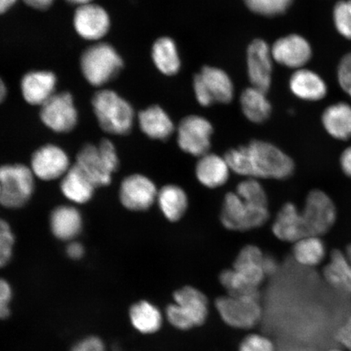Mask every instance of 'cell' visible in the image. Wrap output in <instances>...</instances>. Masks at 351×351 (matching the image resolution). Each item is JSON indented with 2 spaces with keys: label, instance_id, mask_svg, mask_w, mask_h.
<instances>
[{
  "label": "cell",
  "instance_id": "cell-6",
  "mask_svg": "<svg viewBox=\"0 0 351 351\" xmlns=\"http://www.w3.org/2000/svg\"><path fill=\"white\" fill-rule=\"evenodd\" d=\"M175 304L167 307L166 315L174 327L187 330L202 326L208 314L207 297L192 287H185L173 293Z\"/></svg>",
  "mask_w": 351,
  "mask_h": 351
},
{
  "label": "cell",
  "instance_id": "cell-17",
  "mask_svg": "<svg viewBox=\"0 0 351 351\" xmlns=\"http://www.w3.org/2000/svg\"><path fill=\"white\" fill-rule=\"evenodd\" d=\"M67 154L56 145H45L34 153L32 170L34 175L43 181H51L62 177L69 170Z\"/></svg>",
  "mask_w": 351,
  "mask_h": 351
},
{
  "label": "cell",
  "instance_id": "cell-50",
  "mask_svg": "<svg viewBox=\"0 0 351 351\" xmlns=\"http://www.w3.org/2000/svg\"><path fill=\"white\" fill-rule=\"evenodd\" d=\"M344 252L346 254V258H348L350 265L351 267V244L349 245L348 247L346 248Z\"/></svg>",
  "mask_w": 351,
  "mask_h": 351
},
{
  "label": "cell",
  "instance_id": "cell-16",
  "mask_svg": "<svg viewBox=\"0 0 351 351\" xmlns=\"http://www.w3.org/2000/svg\"><path fill=\"white\" fill-rule=\"evenodd\" d=\"M274 61L271 47L263 39H256L250 44L247 52V64L252 86L266 92L269 90Z\"/></svg>",
  "mask_w": 351,
  "mask_h": 351
},
{
  "label": "cell",
  "instance_id": "cell-4",
  "mask_svg": "<svg viewBox=\"0 0 351 351\" xmlns=\"http://www.w3.org/2000/svg\"><path fill=\"white\" fill-rule=\"evenodd\" d=\"M80 66L83 76L91 86H103L120 73L124 62L111 44L97 43L83 52Z\"/></svg>",
  "mask_w": 351,
  "mask_h": 351
},
{
  "label": "cell",
  "instance_id": "cell-32",
  "mask_svg": "<svg viewBox=\"0 0 351 351\" xmlns=\"http://www.w3.org/2000/svg\"><path fill=\"white\" fill-rule=\"evenodd\" d=\"M326 254V245L319 237L307 236L293 243V258L302 266H317L324 260Z\"/></svg>",
  "mask_w": 351,
  "mask_h": 351
},
{
  "label": "cell",
  "instance_id": "cell-40",
  "mask_svg": "<svg viewBox=\"0 0 351 351\" xmlns=\"http://www.w3.org/2000/svg\"><path fill=\"white\" fill-rule=\"evenodd\" d=\"M71 351H106L104 342L97 336H88L79 340Z\"/></svg>",
  "mask_w": 351,
  "mask_h": 351
},
{
  "label": "cell",
  "instance_id": "cell-41",
  "mask_svg": "<svg viewBox=\"0 0 351 351\" xmlns=\"http://www.w3.org/2000/svg\"><path fill=\"white\" fill-rule=\"evenodd\" d=\"M193 87H194V92L195 98L201 106L209 107L214 103V101L210 98L207 89L202 82L199 74L194 78V82H193Z\"/></svg>",
  "mask_w": 351,
  "mask_h": 351
},
{
  "label": "cell",
  "instance_id": "cell-15",
  "mask_svg": "<svg viewBox=\"0 0 351 351\" xmlns=\"http://www.w3.org/2000/svg\"><path fill=\"white\" fill-rule=\"evenodd\" d=\"M73 26L79 36L86 40L99 41L108 33L111 20L103 7L90 3L77 8Z\"/></svg>",
  "mask_w": 351,
  "mask_h": 351
},
{
  "label": "cell",
  "instance_id": "cell-2",
  "mask_svg": "<svg viewBox=\"0 0 351 351\" xmlns=\"http://www.w3.org/2000/svg\"><path fill=\"white\" fill-rule=\"evenodd\" d=\"M265 254L256 245H245L237 256L232 269L223 270L219 280L229 295L260 298L258 287L265 280Z\"/></svg>",
  "mask_w": 351,
  "mask_h": 351
},
{
  "label": "cell",
  "instance_id": "cell-8",
  "mask_svg": "<svg viewBox=\"0 0 351 351\" xmlns=\"http://www.w3.org/2000/svg\"><path fill=\"white\" fill-rule=\"evenodd\" d=\"M34 179L32 170L23 165L0 167V204L7 208L23 207L32 197Z\"/></svg>",
  "mask_w": 351,
  "mask_h": 351
},
{
  "label": "cell",
  "instance_id": "cell-27",
  "mask_svg": "<svg viewBox=\"0 0 351 351\" xmlns=\"http://www.w3.org/2000/svg\"><path fill=\"white\" fill-rule=\"evenodd\" d=\"M152 57L157 69L166 76L176 75L181 69V58L177 44L173 38H158L153 44Z\"/></svg>",
  "mask_w": 351,
  "mask_h": 351
},
{
  "label": "cell",
  "instance_id": "cell-33",
  "mask_svg": "<svg viewBox=\"0 0 351 351\" xmlns=\"http://www.w3.org/2000/svg\"><path fill=\"white\" fill-rule=\"evenodd\" d=\"M245 5L256 14L273 17L283 14L293 0H244Z\"/></svg>",
  "mask_w": 351,
  "mask_h": 351
},
{
  "label": "cell",
  "instance_id": "cell-14",
  "mask_svg": "<svg viewBox=\"0 0 351 351\" xmlns=\"http://www.w3.org/2000/svg\"><path fill=\"white\" fill-rule=\"evenodd\" d=\"M157 188L146 176L130 175L120 188V200L124 207L134 212H143L152 207L157 199Z\"/></svg>",
  "mask_w": 351,
  "mask_h": 351
},
{
  "label": "cell",
  "instance_id": "cell-36",
  "mask_svg": "<svg viewBox=\"0 0 351 351\" xmlns=\"http://www.w3.org/2000/svg\"><path fill=\"white\" fill-rule=\"evenodd\" d=\"M14 243V234L10 226L0 219V269L11 261Z\"/></svg>",
  "mask_w": 351,
  "mask_h": 351
},
{
  "label": "cell",
  "instance_id": "cell-31",
  "mask_svg": "<svg viewBox=\"0 0 351 351\" xmlns=\"http://www.w3.org/2000/svg\"><path fill=\"white\" fill-rule=\"evenodd\" d=\"M130 319L136 330L144 335L156 332L162 326L160 311L147 301H140L132 306Z\"/></svg>",
  "mask_w": 351,
  "mask_h": 351
},
{
  "label": "cell",
  "instance_id": "cell-7",
  "mask_svg": "<svg viewBox=\"0 0 351 351\" xmlns=\"http://www.w3.org/2000/svg\"><path fill=\"white\" fill-rule=\"evenodd\" d=\"M269 216V206L252 203L230 192L223 199L221 221L227 230L243 232L265 225Z\"/></svg>",
  "mask_w": 351,
  "mask_h": 351
},
{
  "label": "cell",
  "instance_id": "cell-25",
  "mask_svg": "<svg viewBox=\"0 0 351 351\" xmlns=\"http://www.w3.org/2000/svg\"><path fill=\"white\" fill-rule=\"evenodd\" d=\"M50 223L51 231L57 239L73 240L82 229V215L71 206H60L52 212Z\"/></svg>",
  "mask_w": 351,
  "mask_h": 351
},
{
  "label": "cell",
  "instance_id": "cell-24",
  "mask_svg": "<svg viewBox=\"0 0 351 351\" xmlns=\"http://www.w3.org/2000/svg\"><path fill=\"white\" fill-rule=\"evenodd\" d=\"M199 76L214 103L231 102L234 95V86L226 72L219 68L205 66Z\"/></svg>",
  "mask_w": 351,
  "mask_h": 351
},
{
  "label": "cell",
  "instance_id": "cell-19",
  "mask_svg": "<svg viewBox=\"0 0 351 351\" xmlns=\"http://www.w3.org/2000/svg\"><path fill=\"white\" fill-rule=\"evenodd\" d=\"M289 86L293 95L308 102H317L326 98L328 94L326 81L308 69L295 70L289 78Z\"/></svg>",
  "mask_w": 351,
  "mask_h": 351
},
{
  "label": "cell",
  "instance_id": "cell-49",
  "mask_svg": "<svg viewBox=\"0 0 351 351\" xmlns=\"http://www.w3.org/2000/svg\"><path fill=\"white\" fill-rule=\"evenodd\" d=\"M66 1L69 3L73 4V5L82 6L86 5V4L90 3L92 0H66Z\"/></svg>",
  "mask_w": 351,
  "mask_h": 351
},
{
  "label": "cell",
  "instance_id": "cell-35",
  "mask_svg": "<svg viewBox=\"0 0 351 351\" xmlns=\"http://www.w3.org/2000/svg\"><path fill=\"white\" fill-rule=\"evenodd\" d=\"M332 20L337 32L351 40V0H341L332 10Z\"/></svg>",
  "mask_w": 351,
  "mask_h": 351
},
{
  "label": "cell",
  "instance_id": "cell-51",
  "mask_svg": "<svg viewBox=\"0 0 351 351\" xmlns=\"http://www.w3.org/2000/svg\"><path fill=\"white\" fill-rule=\"evenodd\" d=\"M328 351H346V350H342L340 348H332V349L329 350Z\"/></svg>",
  "mask_w": 351,
  "mask_h": 351
},
{
  "label": "cell",
  "instance_id": "cell-1",
  "mask_svg": "<svg viewBox=\"0 0 351 351\" xmlns=\"http://www.w3.org/2000/svg\"><path fill=\"white\" fill-rule=\"evenodd\" d=\"M223 157L232 172L247 178L285 180L295 171L291 157L274 144L261 140L231 149Z\"/></svg>",
  "mask_w": 351,
  "mask_h": 351
},
{
  "label": "cell",
  "instance_id": "cell-26",
  "mask_svg": "<svg viewBox=\"0 0 351 351\" xmlns=\"http://www.w3.org/2000/svg\"><path fill=\"white\" fill-rule=\"evenodd\" d=\"M60 188L68 199L83 204L93 197L95 186L77 165H74L64 176Z\"/></svg>",
  "mask_w": 351,
  "mask_h": 351
},
{
  "label": "cell",
  "instance_id": "cell-42",
  "mask_svg": "<svg viewBox=\"0 0 351 351\" xmlns=\"http://www.w3.org/2000/svg\"><path fill=\"white\" fill-rule=\"evenodd\" d=\"M336 339L346 351H351V315L337 330Z\"/></svg>",
  "mask_w": 351,
  "mask_h": 351
},
{
  "label": "cell",
  "instance_id": "cell-5",
  "mask_svg": "<svg viewBox=\"0 0 351 351\" xmlns=\"http://www.w3.org/2000/svg\"><path fill=\"white\" fill-rule=\"evenodd\" d=\"M95 187L109 185L113 173L119 166L115 146L108 139H104L95 146L87 144L83 147L77 156L76 165Z\"/></svg>",
  "mask_w": 351,
  "mask_h": 351
},
{
  "label": "cell",
  "instance_id": "cell-39",
  "mask_svg": "<svg viewBox=\"0 0 351 351\" xmlns=\"http://www.w3.org/2000/svg\"><path fill=\"white\" fill-rule=\"evenodd\" d=\"M12 298V289L7 280L0 278V320L5 319L11 313L10 302Z\"/></svg>",
  "mask_w": 351,
  "mask_h": 351
},
{
  "label": "cell",
  "instance_id": "cell-9",
  "mask_svg": "<svg viewBox=\"0 0 351 351\" xmlns=\"http://www.w3.org/2000/svg\"><path fill=\"white\" fill-rule=\"evenodd\" d=\"M301 214L307 236L320 237L327 234L337 219L335 203L330 197L319 190L309 193Z\"/></svg>",
  "mask_w": 351,
  "mask_h": 351
},
{
  "label": "cell",
  "instance_id": "cell-44",
  "mask_svg": "<svg viewBox=\"0 0 351 351\" xmlns=\"http://www.w3.org/2000/svg\"><path fill=\"white\" fill-rule=\"evenodd\" d=\"M66 252L70 258L73 260H80V258L84 256V247L83 245L77 241L70 243L68 245Z\"/></svg>",
  "mask_w": 351,
  "mask_h": 351
},
{
  "label": "cell",
  "instance_id": "cell-28",
  "mask_svg": "<svg viewBox=\"0 0 351 351\" xmlns=\"http://www.w3.org/2000/svg\"><path fill=\"white\" fill-rule=\"evenodd\" d=\"M324 276L332 288L351 295V267L344 252L335 250L331 253Z\"/></svg>",
  "mask_w": 351,
  "mask_h": 351
},
{
  "label": "cell",
  "instance_id": "cell-34",
  "mask_svg": "<svg viewBox=\"0 0 351 351\" xmlns=\"http://www.w3.org/2000/svg\"><path fill=\"white\" fill-rule=\"evenodd\" d=\"M236 194L241 199L252 202V203L269 206L265 188L258 179L247 178L241 182L236 188Z\"/></svg>",
  "mask_w": 351,
  "mask_h": 351
},
{
  "label": "cell",
  "instance_id": "cell-22",
  "mask_svg": "<svg viewBox=\"0 0 351 351\" xmlns=\"http://www.w3.org/2000/svg\"><path fill=\"white\" fill-rule=\"evenodd\" d=\"M140 129L147 137L165 141L174 133L172 119L165 110L157 105L149 107L138 113Z\"/></svg>",
  "mask_w": 351,
  "mask_h": 351
},
{
  "label": "cell",
  "instance_id": "cell-46",
  "mask_svg": "<svg viewBox=\"0 0 351 351\" xmlns=\"http://www.w3.org/2000/svg\"><path fill=\"white\" fill-rule=\"evenodd\" d=\"M278 269V263L273 256H265L263 261V270L267 275H273Z\"/></svg>",
  "mask_w": 351,
  "mask_h": 351
},
{
  "label": "cell",
  "instance_id": "cell-12",
  "mask_svg": "<svg viewBox=\"0 0 351 351\" xmlns=\"http://www.w3.org/2000/svg\"><path fill=\"white\" fill-rule=\"evenodd\" d=\"M177 131L178 143L182 151L197 157L208 153L213 127L205 117H186L179 123Z\"/></svg>",
  "mask_w": 351,
  "mask_h": 351
},
{
  "label": "cell",
  "instance_id": "cell-13",
  "mask_svg": "<svg viewBox=\"0 0 351 351\" xmlns=\"http://www.w3.org/2000/svg\"><path fill=\"white\" fill-rule=\"evenodd\" d=\"M275 62L292 69L305 67L313 57V48L307 39L292 34L280 38L271 47Z\"/></svg>",
  "mask_w": 351,
  "mask_h": 351
},
{
  "label": "cell",
  "instance_id": "cell-47",
  "mask_svg": "<svg viewBox=\"0 0 351 351\" xmlns=\"http://www.w3.org/2000/svg\"><path fill=\"white\" fill-rule=\"evenodd\" d=\"M17 1L19 0H0V15L11 10Z\"/></svg>",
  "mask_w": 351,
  "mask_h": 351
},
{
  "label": "cell",
  "instance_id": "cell-11",
  "mask_svg": "<svg viewBox=\"0 0 351 351\" xmlns=\"http://www.w3.org/2000/svg\"><path fill=\"white\" fill-rule=\"evenodd\" d=\"M40 118L47 128L64 134L75 128L77 110L73 95L69 92L56 93L40 107Z\"/></svg>",
  "mask_w": 351,
  "mask_h": 351
},
{
  "label": "cell",
  "instance_id": "cell-18",
  "mask_svg": "<svg viewBox=\"0 0 351 351\" xmlns=\"http://www.w3.org/2000/svg\"><path fill=\"white\" fill-rule=\"evenodd\" d=\"M56 83L54 73L46 70L29 72L21 79V95L28 104L41 107L56 93Z\"/></svg>",
  "mask_w": 351,
  "mask_h": 351
},
{
  "label": "cell",
  "instance_id": "cell-45",
  "mask_svg": "<svg viewBox=\"0 0 351 351\" xmlns=\"http://www.w3.org/2000/svg\"><path fill=\"white\" fill-rule=\"evenodd\" d=\"M26 5L34 8L36 10H47L56 0H22Z\"/></svg>",
  "mask_w": 351,
  "mask_h": 351
},
{
  "label": "cell",
  "instance_id": "cell-23",
  "mask_svg": "<svg viewBox=\"0 0 351 351\" xmlns=\"http://www.w3.org/2000/svg\"><path fill=\"white\" fill-rule=\"evenodd\" d=\"M322 125L332 138L341 141L351 138V105L339 102L324 110Z\"/></svg>",
  "mask_w": 351,
  "mask_h": 351
},
{
  "label": "cell",
  "instance_id": "cell-37",
  "mask_svg": "<svg viewBox=\"0 0 351 351\" xmlns=\"http://www.w3.org/2000/svg\"><path fill=\"white\" fill-rule=\"evenodd\" d=\"M337 74L341 90L351 98V51L342 57Z\"/></svg>",
  "mask_w": 351,
  "mask_h": 351
},
{
  "label": "cell",
  "instance_id": "cell-3",
  "mask_svg": "<svg viewBox=\"0 0 351 351\" xmlns=\"http://www.w3.org/2000/svg\"><path fill=\"white\" fill-rule=\"evenodd\" d=\"M95 115L105 132L115 135L129 134L134 124L132 105L112 90L96 92L92 99Z\"/></svg>",
  "mask_w": 351,
  "mask_h": 351
},
{
  "label": "cell",
  "instance_id": "cell-38",
  "mask_svg": "<svg viewBox=\"0 0 351 351\" xmlns=\"http://www.w3.org/2000/svg\"><path fill=\"white\" fill-rule=\"evenodd\" d=\"M239 351H275L271 341L261 335H250L241 341Z\"/></svg>",
  "mask_w": 351,
  "mask_h": 351
},
{
  "label": "cell",
  "instance_id": "cell-10",
  "mask_svg": "<svg viewBox=\"0 0 351 351\" xmlns=\"http://www.w3.org/2000/svg\"><path fill=\"white\" fill-rule=\"evenodd\" d=\"M260 298L222 296L217 298L216 306L223 322L238 328H251L261 318Z\"/></svg>",
  "mask_w": 351,
  "mask_h": 351
},
{
  "label": "cell",
  "instance_id": "cell-29",
  "mask_svg": "<svg viewBox=\"0 0 351 351\" xmlns=\"http://www.w3.org/2000/svg\"><path fill=\"white\" fill-rule=\"evenodd\" d=\"M241 108L247 119L256 124H261L269 119L271 105L267 98V92L258 88L250 86L245 89L240 97Z\"/></svg>",
  "mask_w": 351,
  "mask_h": 351
},
{
  "label": "cell",
  "instance_id": "cell-48",
  "mask_svg": "<svg viewBox=\"0 0 351 351\" xmlns=\"http://www.w3.org/2000/svg\"><path fill=\"white\" fill-rule=\"evenodd\" d=\"M8 90L5 83L0 77V104H2L7 97Z\"/></svg>",
  "mask_w": 351,
  "mask_h": 351
},
{
  "label": "cell",
  "instance_id": "cell-43",
  "mask_svg": "<svg viewBox=\"0 0 351 351\" xmlns=\"http://www.w3.org/2000/svg\"><path fill=\"white\" fill-rule=\"evenodd\" d=\"M342 172L351 178V146L346 148L340 158Z\"/></svg>",
  "mask_w": 351,
  "mask_h": 351
},
{
  "label": "cell",
  "instance_id": "cell-30",
  "mask_svg": "<svg viewBox=\"0 0 351 351\" xmlns=\"http://www.w3.org/2000/svg\"><path fill=\"white\" fill-rule=\"evenodd\" d=\"M156 200L162 213L169 221H178L188 208L186 193L178 186L167 185L162 187L158 191Z\"/></svg>",
  "mask_w": 351,
  "mask_h": 351
},
{
  "label": "cell",
  "instance_id": "cell-20",
  "mask_svg": "<svg viewBox=\"0 0 351 351\" xmlns=\"http://www.w3.org/2000/svg\"><path fill=\"white\" fill-rule=\"evenodd\" d=\"M273 232L280 241L296 243L307 237L301 212L292 203L285 204L276 216Z\"/></svg>",
  "mask_w": 351,
  "mask_h": 351
},
{
  "label": "cell",
  "instance_id": "cell-21",
  "mask_svg": "<svg viewBox=\"0 0 351 351\" xmlns=\"http://www.w3.org/2000/svg\"><path fill=\"white\" fill-rule=\"evenodd\" d=\"M230 171L225 157L212 153L199 157L195 166L197 181L210 189L225 185L229 180Z\"/></svg>",
  "mask_w": 351,
  "mask_h": 351
}]
</instances>
